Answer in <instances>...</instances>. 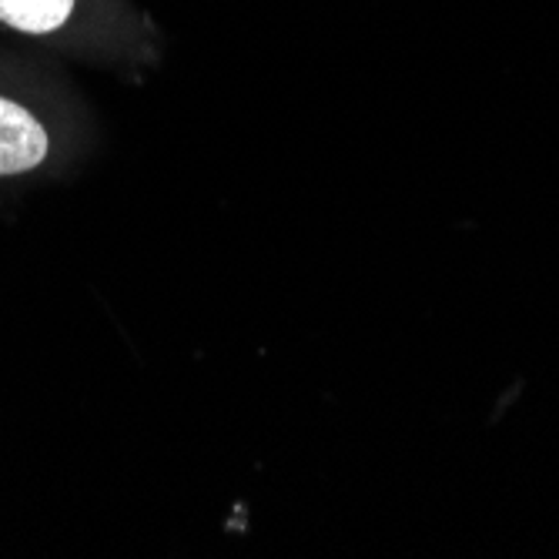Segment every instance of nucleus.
I'll use <instances>...</instances> for the list:
<instances>
[{
	"label": "nucleus",
	"mask_w": 559,
	"mask_h": 559,
	"mask_svg": "<svg viewBox=\"0 0 559 559\" xmlns=\"http://www.w3.org/2000/svg\"><path fill=\"white\" fill-rule=\"evenodd\" d=\"M44 124L17 100L0 94V178L34 171L47 158Z\"/></svg>",
	"instance_id": "1"
},
{
	"label": "nucleus",
	"mask_w": 559,
	"mask_h": 559,
	"mask_svg": "<svg viewBox=\"0 0 559 559\" xmlns=\"http://www.w3.org/2000/svg\"><path fill=\"white\" fill-rule=\"evenodd\" d=\"M78 11V0H0V24L27 34V37H50Z\"/></svg>",
	"instance_id": "2"
}]
</instances>
